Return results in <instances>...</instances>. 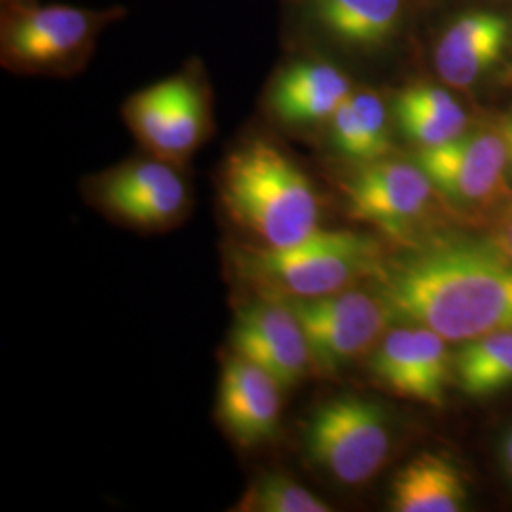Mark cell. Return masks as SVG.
Wrapping results in <instances>:
<instances>
[{
  "label": "cell",
  "mask_w": 512,
  "mask_h": 512,
  "mask_svg": "<svg viewBox=\"0 0 512 512\" xmlns=\"http://www.w3.org/2000/svg\"><path fill=\"white\" fill-rule=\"evenodd\" d=\"M509 42V21L490 12L467 14L440 38L435 67L454 88H469L501 59Z\"/></svg>",
  "instance_id": "obj_15"
},
{
  "label": "cell",
  "mask_w": 512,
  "mask_h": 512,
  "mask_svg": "<svg viewBox=\"0 0 512 512\" xmlns=\"http://www.w3.org/2000/svg\"><path fill=\"white\" fill-rule=\"evenodd\" d=\"M385 262L380 245L348 230H317L287 247H241L234 268L258 296L319 298L376 277Z\"/></svg>",
  "instance_id": "obj_3"
},
{
  "label": "cell",
  "mask_w": 512,
  "mask_h": 512,
  "mask_svg": "<svg viewBox=\"0 0 512 512\" xmlns=\"http://www.w3.org/2000/svg\"><path fill=\"white\" fill-rule=\"evenodd\" d=\"M507 467H509V475H511L512 478V465H507Z\"/></svg>",
  "instance_id": "obj_26"
},
{
  "label": "cell",
  "mask_w": 512,
  "mask_h": 512,
  "mask_svg": "<svg viewBox=\"0 0 512 512\" xmlns=\"http://www.w3.org/2000/svg\"><path fill=\"white\" fill-rule=\"evenodd\" d=\"M351 92L348 76L334 65L296 61L270 84L268 109L289 128H310L329 122Z\"/></svg>",
  "instance_id": "obj_14"
},
{
  "label": "cell",
  "mask_w": 512,
  "mask_h": 512,
  "mask_svg": "<svg viewBox=\"0 0 512 512\" xmlns=\"http://www.w3.org/2000/svg\"><path fill=\"white\" fill-rule=\"evenodd\" d=\"M304 448L313 465L346 486H359L382 471L391 452L384 406L346 395L321 404L304 429Z\"/></svg>",
  "instance_id": "obj_5"
},
{
  "label": "cell",
  "mask_w": 512,
  "mask_h": 512,
  "mask_svg": "<svg viewBox=\"0 0 512 512\" xmlns=\"http://www.w3.org/2000/svg\"><path fill=\"white\" fill-rule=\"evenodd\" d=\"M95 202L114 219L139 230H167L188 209V188L175 164L162 158L129 160L101 173L92 184Z\"/></svg>",
  "instance_id": "obj_9"
},
{
  "label": "cell",
  "mask_w": 512,
  "mask_h": 512,
  "mask_svg": "<svg viewBox=\"0 0 512 512\" xmlns=\"http://www.w3.org/2000/svg\"><path fill=\"white\" fill-rule=\"evenodd\" d=\"M416 164L439 194L461 207H486L507 194L509 150L501 133H461L439 147L420 148Z\"/></svg>",
  "instance_id": "obj_10"
},
{
  "label": "cell",
  "mask_w": 512,
  "mask_h": 512,
  "mask_svg": "<svg viewBox=\"0 0 512 512\" xmlns=\"http://www.w3.org/2000/svg\"><path fill=\"white\" fill-rule=\"evenodd\" d=\"M395 107L403 109L418 110L423 114H429L440 122L452 126L458 131H465L467 116L459 107L458 101L442 88L429 86V84H414L410 88H404L403 92L397 95Z\"/></svg>",
  "instance_id": "obj_21"
},
{
  "label": "cell",
  "mask_w": 512,
  "mask_h": 512,
  "mask_svg": "<svg viewBox=\"0 0 512 512\" xmlns=\"http://www.w3.org/2000/svg\"><path fill=\"white\" fill-rule=\"evenodd\" d=\"M351 219L404 241L427 215L435 186L418 164L376 160L340 184Z\"/></svg>",
  "instance_id": "obj_8"
},
{
  "label": "cell",
  "mask_w": 512,
  "mask_h": 512,
  "mask_svg": "<svg viewBox=\"0 0 512 512\" xmlns=\"http://www.w3.org/2000/svg\"><path fill=\"white\" fill-rule=\"evenodd\" d=\"M230 344L236 355L262 368L283 389L302 384L313 368L304 329L283 298L258 296L239 306Z\"/></svg>",
  "instance_id": "obj_11"
},
{
  "label": "cell",
  "mask_w": 512,
  "mask_h": 512,
  "mask_svg": "<svg viewBox=\"0 0 512 512\" xmlns=\"http://www.w3.org/2000/svg\"><path fill=\"white\" fill-rule=\"evenodd\" d=\"M330 143L357 164L384 160L391 150L384 101L374 92H351L329 120Z\"/></svg>",
  "instance_id": "obj_18"
},
{
  "label": "cell",
  "mask_w": 512,
  "mask_h": 512,
  "mask_svg": "<svg viewBox=\"0 0 512 512\" xmlns=\"http://www.w3.org/2000/svg\"><path fill=\"white\" fill-rule=\"evenodd\" d=\"M389 507L395 512H459L467 507V486L458 467L425 452L395 475Z\"/></svg>",
  "instance_id": "obj_16"
},
{
  "label": "cell",
  "mask_w": 512,
  "mask_h": 512,
  "mask_svg": "<svg viewBox=\"0 0 512 512\" xmlns=\"http://www.w3.org/2000/svg\"><path fill=\"white\" fill-rule=\"evenodd\" d=\"M124 120L152 156L183 164L207 139L209 95L196 74H173L133 93L124 105Z\"/></svg>",
  "instance_id": "obj_7"
},
{
  "label": "cell",
  "mask_w": 512,
  "mask_h": 512,
  "mask_svg": "<svg viewBox=\"0 0 512 512\" xmlns=\"http://www.w3.org/2000/svg\"><path fill=\"white\" fill-rule=\"evenodd\" d=\"M454 376L469 397H490L512 385V330L463 342L454 357Z\"/></svg>",
  "instance_id": "obj_19"
},
{
  "label": "cell",
  "mask_w": 512,
  "mask_h": 512,
  "mask_svg": "<svg viewBox=\"0 0 512 512\" xmlns=\"http://www.w3.org/2000/svg\"><path fill=\"white\" fill-rule=\"evenodd\" d=\"M374 378L393 395L440 406L454 372L446 340L425 327L387 330L372 353Z\"/></svg>",
  "instance_id": "obj_12"
},
{
  "label": "cell",
  "mask_w": 512,
  "mask_h": 512,
  "mask_svg": "<svg viewBox=\"0 0 512 512\" xmlns=\"http://www.w3.org/2000/svg\"><path fill=\"white\" fill-rule=\"evenodd\" d=\"M403 0H311V18L342 46L374 50L395 37Z\"/></svg>",
  "instance_id": "obj_17"
},
{
  "label": "cell",
  "mask_w": 512,
  "mask_h": 512,
  "mask_svg": "<svg viewBox=\"0 0 512 512\" xmlns=\"http://www.w3.org/2000/svg\"><path fill=\"white\" fill-rule=\"evenodd\" d=\"M378 294L395 319L469 342L512 330V262L492 243H448L384 264Z\"/></svg>",
  "instance_id": "obj_1"
},
{
  "label": "cell",
  "mask_w": 512,
  "mask_h": 512,
  "mask_svg": "<svg viewBox=\"0 0 512 512\" xmlns=\"http://www.w3.org/2000/svg\"><path fill=\"white\" fill-rule=\"evenodd\" d=\"M499 133H501V137L505 139V145H507V150H509V164H511L512 167V114L501 122Z\"/></svg>",
  "instance_id": "obj_23"
},
{
  "label": "cell",
  "mask_w": 512,
  "mask_h": 512,
  "mask_svg": "<svg viewBox=\"0 0 512 512\" xmlns=\"http://www.w3.org/2000/svg\"><path fill=\"white\" fill-rule=\"evenodd\" d=\"M281 391L270 374L234 353L220 374L217 418L222 429L243 448L272 442L283 410Z\"/></svg>",
  "instance_id": "obj_13"
},
{
  "label": "cell",
  "mask_w": 512,
  "mask_h": 512,
  "mask_svg": "<svg viewBox=\"0 0 512 512\" xmlns=\"http://www.w3.org/2000/svg\"><path fill=\"white\" fill-rule=\"evenodd\" d=\"M236 509L247 512H329L330 505L291 476L264 473L251 484Z\"/></svg>",
  "instance_id": "obj_20"
},
{
  "label": "cell",
  "mask_w": 512,
  "mask_h": 512,
  "mask_svg": "<svg viewBox=\"0 0 512 512\" xmlns=\"http://www.w3.org/2000/svg\"><path fill=\"white\" fill-rule=\"evenodd\" d=\"M283 300L304 329L311 365L325 376L344 370L378 348L395 319L378 291L368 294L348 289L319 298Z\"/></svg>",
  "instance_id": "obj_6"
},
{
  "label": "cell",
  "mask_w": 512,
  "mask_h": 512,
  "mask_svg": "<svg viewBox=\"0 0 512 512\" xmlns=\"http://www.w3.org/2000/svg\"><path fill=\"white\" fill-rule=\"evenodd\" d=\"M490 243L512 262V203L501 213V217L495 220L494 234Z\"/></svg>",
  "instance_id": "obj_22"
},
{
  "label": "cell",
  "mask_w": 512,
  "mask_h": 512,
  "mask_svg": "<svg viewBox=\"0 0 512 512\" xmlns=\"http://www.w3.org/2000/svg\"><path fill=\"white\" fill-rule=\"evenodd\" d=\"M220 202L262 247H287L319 230L315 184L285 150L264 139L247 141L226 158Z\"/></svg>",
  "instance_id": "obj_2"
},
{
  "label": "cell",
  "mask_w": 512,
  "mask_h": 512,
  "mask_svg": "<svg viewBox=\"0 0 512 512\" xmlns=\"http://www.w3.org/2000/svg\"><path fill=\"white\" fill-rule=\"evenodd\" d=\"M503 456H505V463L512 465V431L503 444Z\"/></svg>",
  "instance_id": "obj_24"
},
{
  "label": "cell",
  "mask_w": 512,
  "mask_h": 512,
  "mask_svg": "<svg viewBox=\"0 0 512 512\" xmlns=\"http://www.w3.org/2000/svg\"><path fill=\"white\" fill-rule=\"evenodd\" d=\"M4 8L8 6H29V4H37V0H2Z\"/></svg>",
  "instance_id": "obj_25"
},
{
  "label": "cell",
  "mask_w": 512,
  "mask_h": 512,
  "mask_svg": "<svg viewBox=\"0 0 512 512\" xmlns=\"http://www.w3.org/2000/svg\"><path fill=\"white\" fill-rule=\"evenodd\" d=\"M122 16V8L8 6L0 23L2 65L23 74L76 73L90 59L103 29Z\"/></svg>",
  "instance_id": "obj_4"
}]
</instances>
